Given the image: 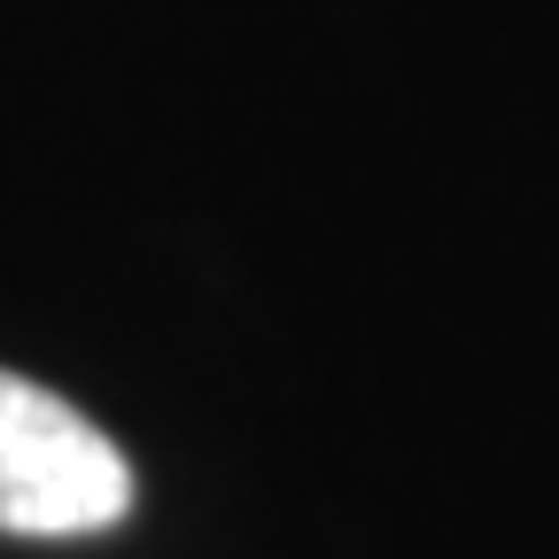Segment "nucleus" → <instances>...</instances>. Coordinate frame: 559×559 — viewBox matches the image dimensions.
Returning a JSON list of instances; mask_svg holds the SVG:
<instances>
[{
	"label": "nucleus",
	"mask_w": 559,
	"mask_h": 559,
	"mask_svg": "<svg viewBox=\"0 0 559 559\" xmlns=\"http://www.w3.org/2000/svg\"><path fill=\"white\" fill-rule=\"evenodd\" d=\"M132 513V466L79 404L0 366V536H102Z\"/></svg>",
	"instance_id": "obj_1"
}]
</instances>
